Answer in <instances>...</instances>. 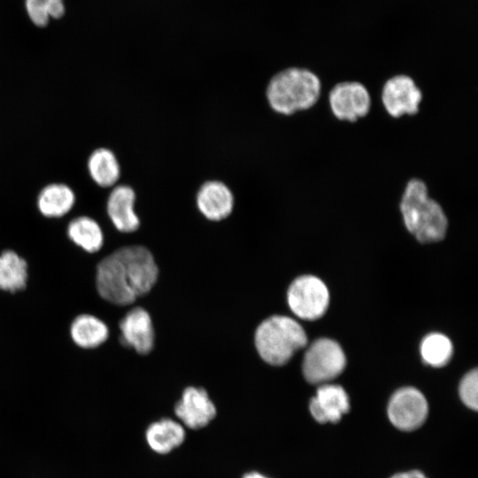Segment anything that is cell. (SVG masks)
Returning a JSON list of instances; mask_svg holds the SVG:
<instances>
[{
    "instance_id": "cell-19",
    "label": "cell",
    "mask_w": 478,
    "mask_h": 478,
    "mask_svg": "<svg viewBox=\"0 0 478 478\" xmlns=\"http://www.w3.org/2000/svg\"><path fill=\"white\" fill-rule=\"evenodd\" d=\"M89 174L92 181L101 188L114 186L120 176V166L117 157L108 148L94 150L87 162Z\"/></svg>"
},
{
    "instance_id": "cell-18",
    "label": "cell",
    "mask_w": 478,
    "mask_h": 478,
    "mask_svg": "<svg viewBox=\"0 0 478 478\" xmlns=\"http://www.w3.org/2000/svg\"><path fill=\"white\" fill-rule=\"evenodd\" d=\"M28 281V264L13 250L0 253V290L16 293L24 290Z\"/></svg>"
},
{
    "instance_id": "cell-1",
    "label": "cell",
    "mask_w": 478,
    "mask_h": 478,
    "mask_svg": "<svg viewBox=\"0 0 478 478\" xmlns=\"http://www.w3.org/2000/svg\"><path fill=\"white\" fill-rule=\"evenodd\" d=\"M158 274L157 264L148 249L125 246L96 264V289L104 301L125 306L147 294L157 281Z\"/></svg>"
},
{
    "instance_id": "cell-14",
    "label": "cell",
    "mask_w": 478,
    "mask_h": 478,
    "mask_svg": "<svg viewBox=\"0 0 478 478\" xmlns=\"http://www.w3.org/2000/svg\"><path fill=\"white\" fill-rule=\"evenodd\" d=\"M312 417L320 423L340 420L350 409L349 397L340 385L322 384L309 404Z\"/></svg>"
},
{
    "instance_id": "cell-16",
    "label": "cell",
    "mask_w": 478,
    "mask_h": 478,
    "mask_svg": "<svg viewBox=\"0 0 478 478\" xmlns=\"http://www.w3.org/2000/svg\"><path fill=\"white\" fill-rule=\"evenodd\" d=\"M69 335L77 347L83 350H92L107 341L109 328L96 315L81 313L72 320L69 327Z\"/></svg>"
},
{
    "instance_id": "cell-11",
    "label": "cell",
    "mask_w": 478,
    "mask_h": 478,
    "mask_svg": "<svg viewBox=\"0 0 478 478\" xmlns=\"http://www.w3.org/2000/svg\"><path fill=\"white\" fill-rule=\"evenodd\" d=\"M176 416L189 428L205 427L216 415V407L203 388L188 387L174 407Z\"/></svg>"
},
{
    "instance_id": "cell-15",
    "label": "cell",
    "mask_w": 478,
    "mask_h": 478,
    "mask_svg": "<svg viewBox=\"0 0 478 478\" xmlns=\"http://www.w3.org/2000/svg\"><path fill=\"white\" fill-rule=\"evenodd\" d=\"M76 201L73 189L66 183L53 182L44 186L36 198L39 212L50 219H58L66 215Z\"/></svg>"
},
{
    "instance_id": "cell-9",
    "label": "cell",
    "mask_w": 478,
    "mask_h": 478,
    "mask_svg": "<svg viewBox=\"0 0 478 478\" xmlns=\"http://www.w3.org/2000/svg\"><path fill=\"white\" fill-rule=\"evenodd\" d=\"M428 402L415 388L405 387L397 390L388 405L391 423L400 430L411 431L420 428L427 419Z\"/></svg>"
},
{
    "instance_id": "cell-3",
    "label": "cell",
    "mask_w": 478,
    "mask_h": 478,
    "mask_svg": "<svg viewBox=\"0 0 478 478\" xmlns=\"http://www.w3.org/2000/svg\"><path fill=\"white\" fill-rule=\"evenodd\" d=\"M321 95L320 78L311 70L289 66L275 73L267 82L266 98L277 114L290 117L312 108Z\"/></svg>"
},
{
    "instance_id": "cell-7",
    "label": "cell",
    "mask_w": 478,
    "mask_h": 478,
    "mask_svg": "<svg viewBox=\"0 0 478 478\" xmlns=\"http://www.w3.org/2000/svg\"><path fill=\"white\" fill-rule=\"evenodd\" d=\"M332 115L339 121L355 123L370 112L372 100L366 88L355 81H341L328 94Z\"/></svg>"
},
{
    "instance_id": "cell-10",
    "label": "cell",
    "mask_w": 478,
    "mask_h": 478,
    "mask_svg": "<svg viewBox=\"0 0 478 478\" xmlns=\"http://www.w3.org/2000/svg\"><path fill=\"white\" fill-rule=\"evenodd\" d=\"M121 344L139 354L149 353L154 344V329L150 314L142 307L127 312L119 323Z\"/></svg>"
},
{
    "instance_id": "cell-8",
    "label": "cell",
    "mask_w": 478,
    "mask_h": 478,
    "mask_svg": "<svg viewBox=\"0 0 478 478\" xmlns=\"http://www.w3.org/2000/svg\"><path fill=\"white\" fill-rule=\"evenodd\" d=\"M381 103L389 116L399 119L419 112L422 92L413 79L406 74H396L385 81L380 95Z\"/></svg>"
},
{
    "instance_id": "cell-24",
    "label": "cell",
    "mask_w": 478,
    "mask_h": 478,
    "mask_svg": "<svg viewBox=\"0 0 478 478\" xmlns=\"http://www.w3.org/2000/svg\"><path fill=\"white\" fill-rule=\"evenodd\" d=\"M390 478H427L421 472L412 470L409 472L398 473Z\"/></svg>"
},
{
    "instance_id": "cell-4",
    "label": "cell",
    "mask_w": 478,
    "mask_h": 478,
    "mask_svg": "<svg viewBox=\"0 0 478 478\" xmlns=\"http://www.w3.org/2000/svg\"><path fill=\"white\" fill-rule=\"evenodd\" d=\"M254 342L258 353L265 362L282 366L296 351L307 344V336L302 326L294 319L274 315L258 325Z\"/></svg>"
},
{
    "instance_id": "cell-6",
    "label": "cell",
    "mask_w": 478,
    "mask_h": 478,
    "mask_svg": "<svg viewBox=\"0 0 478 478\" xmlns=\"http://www.w3.org/2000/svg\"><path fill=\"white\" fill-rule=\"evenodd\" d=\"M288 305L298 318L314 320L320 318L329 304V293L325 283L313 275H302L289 285Z\"/></svg>"
},
{
    "instance_id": "cell-20",
    "label": "cell",
    "mask_w": 478,
    "mask_h": 478,
    "mask_svg": "<svg viewBox=\"0 0 478 478\" xmlns=\"http://www.w3.org/2000/svg\"><path fill=\"white\" fill-rule=\"evenodd\" d=\"M185 438L183 427L171 420L163 419L151 423L146 431V440L156 452L166 454L182 443Z\"/></svg>"
},
{
    "instance_id": "cell-23",
    "label": "cell",
    "mask_w": 478,
    "mask_h": 478,
    "mask_svg": "<svg viewBox=\"0 0 478 478\" xmlns=\"http://www.w3.org/2000/svg\"><path fill=\"white\" fill-rule=\"evenodd\" d=\"M478 372L474 369L468 372L459 384V396L463 403L476 411L478 407Z\"/></svg>"
},
{
    "instance_id": "cell-25",
    "label": "cell",
    "mask_w": 478,
    "mask_h": 478,
    "mask_svg": "<svg viewBox=\"0 0 478 478\" xmlns=\"http://www.w3.org/2000/svg\"><path fill=\"white\" fill-rule=\"evenodd\" d=\"M243 478H267L258 472H251L243 475Z\"/></svg>"
},
{
    "instance_id": "cell-17",
    "label": "cell",
    "mask_w": 478,
    "mask_h": 478,
    "mask_svg": "<svg viewBox=\"0 0 478 478\" xmlns=\"http://www.w3.org/2000/svg\"><path fill=\"white\" fill-rule=\"evenodd\" d=\"M68 239L87 253H96L104 245V233L99 223L87 215L71 220L66 227Z\"/></svg>"
},
{
    "instance_id": "cell-13",
    "label": "cell",
    "mask_w": 478,
    "mask_h": 478,
    "mask_svg": "<svg viewBox=\"0 0 478 478\" xmlns=\"http://www.w3.org/2000/svg\"><path fill=\"white\" fill-rule=\"evenodd\" d=\"M135 192L125 184L115 186L106 201V212L112 225L122 233H131L140 226L135 212Z\"/></svg>"
},
{
    "instance_id": "cell-12",
    "label": "cell",
    "mask_w": 478,
    "mask_h": 478,
    "mask_svg": "<svg viewBox=\"0 0 478 478\" xmlns=\"http://www.w3.org/2000/svg\"><path fill=\"white\" fill-rule=\"evenodd\" d=\"M196 201L199 212L212 221L226 219L234 207L231 189L224 182L216 180L207 181L200 186Z\"/></svg>"
},
{
    "instance_id": "cell-21",
    "label": "cell",
    "mask_w": 478,
    "mask_h": 478,
    "mask_svg": "<svg viewBox=\"0 0 478 478\" xmlns=\"http://www.w3.org/2000/svg\"><path fill=\"white\" fill-rule=\"evenodd\" d=\"M420 355L427 365L434 367L443 366L451 358L452 343L443 334H429L420 343Z\"/></svg>"
},
{
    "instance_id": "cell-2",
    "label": "cell",
    "mask_w": 478,
    "mask_h": 478,
    "mask_svg": "<svg viewBox=\"0 0 478 478\" xmlns=\"http://www.w3.org/2000/svg\"><path fill=\"white\" fill-rule=\"evenodd\" d=\"M407 231L421 243L442 241L449 227V220L442 205L428 194L426 183L410 179L398 204Z\"/></svg>"
},
{
    "instance_id": "cell-22",
    "label": "cell",
    "mask_w": 478,
    "mask_h": 478,
    "mask_svg": "<svg viewBox=\"0 0 478 478\" xmlns=\"http://www.w3.org/2000/svg\"><path fill=\"white\" fill-rule=\"evenodd\" d=\"M30 19L38 27H44L50 18H60L65 12L63 0H26Z\"/></svg>"
},
{
    "instance_id": "cell-5",
    "label": "cell",
    "mask_w": 478,
    "mask_h": 478,
    "mask_svg": "<svg viewBox=\"0 0 478 478\" xmlns=\"http://www.w3.org/2000/svg\"><path fill=\"white\" fill-rule=\"evenodd\" d=\"M346 358L341 346L329 338L314 341L305 351L303 374L312 384H326L344 369Z\"/></svg>"
}]
</instances>
